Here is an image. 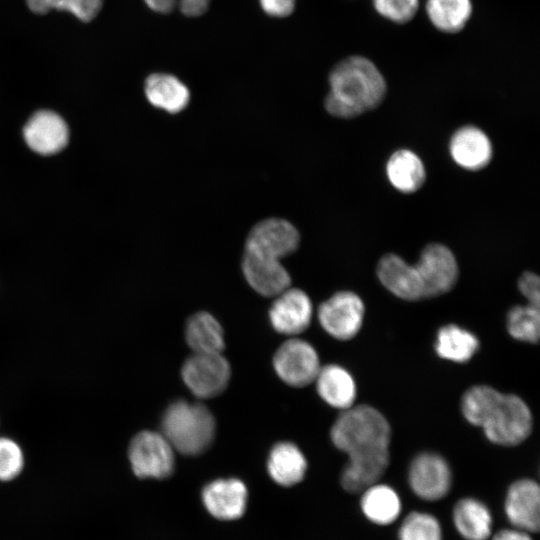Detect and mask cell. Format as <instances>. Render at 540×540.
<instances>
[{
  "instance_id": "6da1fadb",
  "label": "cell",
  "mask_w": 540,
  "mask_h": 540,
  "mask_svg": "<svg viewBox=\"0 0 540 540\" xmlns=\"http://www.w3.org/2000/svg\"><path fill=\"white\" fill-rule=\"evenodd\" d=\"M461 412L486 438L500 446H515L531 434L533 417L526 402L488 385H474L461 398Z\"/></svg>"
},
{
  "instance_id": "2e32d148",
  "label": "cell",
  "mask_w": 540,
  "mask_h": 540,
  "mask_svg": "<svg viewBox=\"0 0 540 540\" xmlns=\"http://www.w3.org/2000/svg\"><path fill=\"white\" fill-rule=\"evenodd\" d=\"M381 284L394 296L405 301L425 299L423 285L415 265L407 263L399 255H383L376 268Z\"/></svg>"
},
{
  "instance_id": "e575fe53",
  "label": "cell",
  "mask_w": 540,
  "mask_h": 540,
  "mask_svg": "<svg viewBox=\"0 0 540 540\" xmlns=\"http://www.w3.org/2000/svg\"><path fill=\"white\" fill-rule=\"evenodd\" d=\"M296 0H260L262 9L273 17H286L295 7Z\"/></svg>"
},
{
  "instance_id": "8fae6325",
  "label": "cell",
  "mask_w": 540,
  "mask_h": 540,
  "mask_svg": "<svg viewBox=\"0 0 540 540\" xmlns=\"http://www.w3.org/2000/svg\"><path fill=\"white\" fill-rule=\"evenodd\" d=\"M408 483L419 498L437 501L444 498L450 491L451 469L441 455L434 452H422L410 463Z\"/></svg>"
},
{
  "instance_id": "ffe728a7",
  "label": "cell",
  "mask_w": 540,
  "mask_h": 540,
  "mask_svg": "<svg viewBox=\"0 0 540 540\" xmlns=\"http://www.w3.org/2000/svg\"><path fill=\"white\" fill-rule=\"evenodd\" d=\"M267 471L276 484L283 487L294 486L303 480L307 471V460L295 444L280 442L270 450Z\"/></svg>"
},
{
  "instance_id": "603a6c76",
  "label": "cell",
  "mask_w": 540,
  "mask_h": 540,
  "mask_svg": "<svg viewBox=\"0 0 540 540\" xmlns=\"http://www.w3.org/2000/svg\"><path fill=\"white\" fill-rule=\"evenodd\" d=\"M386 174L391 185L402 193L418 191L426 179L421 158L408 149L397 150L389 157Z\"/></svg>"
},
{
  "instance_id": "d590c367",
  "label": "cell",
  "mask_w": 540,
  "mask_h": 540,
  "mask_svg": "<svg viewBox=\"0 0 540 540\" xmlns=\"http://www.w3.org/2000/svg\"><path fill=\"white\" fill-rule=\"evenodd\" d=\"M492 540H533L530 533L516 528L502 529L494 534Z\"/></svg>"
},
{
  "instance_id": "d4e9b609",
  "label": "cell",
  "mask_w": 540,
  "mask_h": 540,
  "mask_svg": "<svg viewBox=\"0 0 540 540\" xmlns=\"http://www.w3.org/2000/svg\"><path fill=\"white\" fill-rule=\"evenodd\" d=\"M185 338L194 353H221L225 346L223 329L208 312L195 313L188 319Z\"/></svg>"
},
{
  "instance_id": "4dcf8cb0",
  "label": "cell",
  "mask_w": 540,
  "mask_h": 540,
  "mask_svg": "<svg viewBox=\"0 0 540 540\" xmlns=\"http://www.w3.org/2000/svg\"><path fill=\"white\" fill-rule=\"evenodd\" d=\"M25 466L24 452L18 442L0 436V482L18 478Z\"/></svg>"
},
{
  "instance_id": "4fadbf2b",
  "label": "cell",
  "mask_w": 540,
  "mask_h": 540,
  "mask_svg": "<svg viewBox=\"0 0 540 540\" xmlns=\"http://www.w3.org/2000/svg\"><path fill=\"white\" fill-rule=\"evenodd\" d=\"M313 306L309 296L298 288L288 287L275 296L269 318L273 328L285 335H297L311 323Z\"/></svg>"
},
{
  "instance_id": "cb8c5ba5",
  "label": "cell",
  "mask_w": 540,
  "mask_h": 540,
  "mask_svg": "<svg viewBox=\"0 0 540 540\" xmlns=\"http://www.w3.org/2000/svg\"><path fill=\"white\" fill-rule=\"evenodd\" d=\"M361 493V510L372 523L389 525L399 517L401 500L392 487L377 482Z\"/></svg>"
},
{
  "instance_id": "d6a6232c",
  "label": "cell",
  "mask_w": 540,
  "mask_h": 540,
  "mask_svg": "<svg viewBox=\"0 0 540 540\" xmlns=\"http://www.w3.org/2000/svg\"><path fill=\"white\" fill-rule=\"evenodd\" d=\"M152 10L169 13L178 8L184 15L195 17L202 15L208 8L210 0H144Z\"/></svg>"
},
{
  "instance_id": "484cf974",
  "label": "cell",
  "mask_w": 540,
  "mask_h": 540,
  "mask_svg": "<svg viewBox=\"0 0 540 540\" xmlns=\"http://www.w3.org/2000/svg\"><path fill=\"white\" fill-rule=\"evenodd\" d=\"M479 344L478 338L470 331L455 324H448L437 332L435 351L442 359L464 363L476 354Z\"/></svg>"
},
{
  "instance_id": "277c9868",
  "label": "cell",
  "mask_w": 540,
  "mask_h": 540,
  "mask_svg": "<svg viewBox=\"0 0 540 540\" xmlns=\"http://www.w3.org/2000/svg\"><path fill=\"white\" fill-rule=\"evenodd\" d=\"M162 434L175 451L194 456L211 445L216 429L214 416L200 403L178 400L165 410Z\"/></svg>"
},
{
  "instance_id": "8992f818",
  "label": "cell",
  "mask_w": 540,
  "mask_h": 540,
  "mask_svg": "<svg viewBox=\"0 0 540 540\" xmlns=\"http://www.w3.org/2000/svg\"><path fill=\"white\" fill-rule=\"evenodd\" d=\"M174 449L162 433L145 430L137 433L128 447V460L140 479H165L175 467Z\"/></svg>"
},
{
  "instance_id": "83f0119b",
  "label": "cell",
  "mask_w": 540,
  "mask_h": 540,
  "mask_svg": "<svg viewBox=\"0 0 540 540\" xmlns=\"http://www.w3.org/2000/svg\"><path fill=\"white\" fill-rule=\"evenodd\" d=\"M507 331L518 341L537 343L540 336L539 308L529 304L513 306L507 313Z\"/></svg>"
},
{
  "instance_id": "7c38bea8",
  "label": "cell",
  "mask_w": 540,
  "mask_h": 540,
  "mask_svg": "<svg viewBox=\"0 0 540 540\" xmlns=\"http://www.w3.org/2000/svg\"><path fill=\"white\" fill-rule=\"evenodd\" d=\"M201 501L211 517L219 521H234L246 512L248 490L240 479L218 478L203 487Z\"/></svg>"
},
{
  "instance_id": "9a60e30c",
  "label": "cell",
  "mask_w": 540,
  "mask_h": 540,
  "mask_svg": "<svg viewBox=\"0 0 540 540\" xmlns=\"http://www.w3.org/2000/svg\"><path fill=\"white\" fill-rule=\"evenodd\" d=\"M507 519L513 528L534 533L540 526V488L532 479L514 481L504 502Z\"/></svg>"
},
{
  "instance_id": "f1b7e54d",
  "label": "cell",
  "mask_w": 540,
  "mask_h": 540,
  "mask_svg": "<svg viewBox=\"0 0 540 540\" xmlns=\"http://www.w3.org/2000/svg\"><path fill=\"white\" fill-rule=\"evenodd\" d=\"M398 540H442L441 525L435 516L413 511L402 521Z\"/></svg>"
},
{
  "instance_id": "44dd1931",
  "label": "cell",
  "mask_w": 540,
  "mask_h": 540,
  "mask_svg": "<svg viewBox=\"0 0 540 540\" xmlns=\"http://www.w3.org/2000/svg\"><path fill=\"white\" fill-rule=\"evenodd\" d=\"M453 523L465 540H488L491 536L493 518L489 508L480 500L466 497L453 508Z\"/></svg>"
},
{
  "instance_id": "7a4b0ae2",
  "label": "cell",
  "mask_w": 540,
  "mask_h": 540,
  "mask_svg": "<svg viewBox=\"0 0 540 540\" xmlns=\"http://www.w3.org/2000/svg\"><path fill=\"white\" fill-rule=\"evenodd\" d=\"M330 90L325 109L337 118L350 119L378 107L387 85L377 66L363 56H350L336 64L329 74Z\"/></svg>"
},
{
  "instance_id": "5b68a950",
  "label": "cell",
  "mask_w": 540,
  "mask_h": 540,
  "mask_svg": "<svg viewBox=\"0 0 540 540\" xmlns=\"http://www.w3.org/2000/svg\"><path fill=\"white\" fill-rule=\"evenodd\" d=\"M300 242L296 227L282 218H268L250 230L242 263L267 267L282 265L280 260L294 252Z\"/></svg>"
},
{
  "instance_id": "4316f807",
  "label": "cell",
  "mask_w": 540,
  "mask_h": 540,
  "mask_svg": "<svg viewBox=\"0 0 540 540\" xmlns=\"http://www.w3.org/2000/svg\"><path fill=\"white\" fill-rule=\"evenodd\" d=\"M425 8L433 26L451 34L460 32L472 14L471 0H427Z\"/></svg>"
},
{
  "instance_id": "30bf717a",
  "label": "cell",
  "mask_w": 540,
  "mask_h": 540,
  "mask_svg": "<svg viewBox=\"0 0 540 540\" xmlns=\"http://www.w3.org/2000/svg\"><path fill=\"white\" fill-rule=\"evenodd\" d=\"M273 366L277 375L293 387H303L314 382L321 368L315 348L298 338L287 340L277 349Z\"/></svg>"
},
{
  "instance_id": "d6986e66",
  "label": "cell",
  "mask_w": 540,
  "mask_h": 540,
  "mask_svg": "<svg viewBox=\"0 0 540 540\" xmlns=\"http://www.w3.org/2000/svg\"><path fill=\"white\" fill-rule=\"evenodd\" d=\"M389 459V451L348 457L340 477L341 486L349 493H361L380 480L389 466Z\"/></svg>"
},
{
  "instance_id": "e0dca14e",
  "label": "cell",
  "mask_w": 540,
  "mask_h": 540,
  "mask_svg": "<svg viewBox=\"0 0 540 540\" xmlns=\"http://www.w3.org/2000/svg\"><path fill=\"white\" fill-rule=\"evenodd\" d=\"M449 152L458 166L477 171L490 163L493 146L483 130L473 125H466L457 129L452 135Z\"/></svg>"
},
{
  "instance_id": "ac0fdd59",
  "label": "cell",
  "mask_w": 540,
  "mask_h": 540,
  "mask_svg": "<svg viewBox=\"0 0 540 540\" xmlns=\"http://www.w3.org/2000/svg\"><path fill=\"white\" fill-rule=\"evenodd\" d=\"M314 382L318 394L328 405L342 411L354 405L356 383L344 367L337 364L325 365L320 368Z\"/></svg>"
},
{
  "instance_id": "ba28073f",
  "label": "cell",
  "mask_w": 540,
  "mask_h": 540,
  "mask_svg": "<svg viewBox=\"0 0 540 540\" xmlns=\"http://www.w3.org/2000/svg\"><path fill=\"white\" fill-rule=\"evenodd\" d=\"M182 379L199 398H211L226 388L230 366L221 353H194L183 364Z\"/></svg>"
},
{
  "instance_id": "f546056e",
  "label": "cell",
  "mask_w": 540,
  "mask_h": 540,
  "mask_svg": "<svg viewBox=\"0 0 540 540\" xmlns=\"http://www.w3.org/2000/svg\"><path fill=\"white\" fill-rule=\"evenodd\" d=\"M28 7L37 14L52 9L66 10L82 21L92 20L100 11L103 0H26Z\"/></svg>"
},
{
  "instance_id": "9c48e42d",
  "label": "cell",
  "mask_w": 540,
  "mask_h": 540,
  "mask_svg": "<svg viewBox=\"0 0 540 540\" xmlns=\"http://www.w3.org/2000/svg\"><path fill=\"white\" fill-rule=\"evenodd\" d=\"M415 267L423 285L425 299L449 292L458 281L457 260L453 252L441 243L426 245Z\"/></svg>"
},
{
  "instance_id": "836d02e7",
  "label": "cell",
  "mask_w": 540,
  "mask_h": 540,
  "mask_svg": "<svg viewBox=\"0 0 540 540\" xmlns=\"http://www.w3.org/2000/svg\"><path fill=\"white\" fill-rule=\"evenodd\" d=\"M520 293L526 298L527 304L540 308V279L537 274L525 271L517 282Z\"/></svg>"
},
{
  "instance_id": "1f68e13d",
  "label": "cell",
  "mask_w": 540,
  "mask_h": 540,
  "mask_svg": "<svg viewBox=\"0 0 540 540\" xmlns=\"http://www.w3.org/2000/svg\"><path fill=\"white\" fill-rule=\"evenodd\" d=\"M373 6L382 17L404 24L415 16L419 0H373Z\"/></svg>"
},
{
  "instance_id": "52a82bcc",
  "label": "cell",
  "mask_w": 540,
  "mask_h": 540,
  "mask_svg": "<svg viewBox=\"0 0 540 540\" xmlns=\"http://www.w3.org/2000/svg\"><path fill=\"white\" fill-rule=\"evenodd\" d=\"M365 305L356 293L339 291L320 304L317 312L322 328L338 340H349L360 331Z\"/></svg>"
},
{
  "instance_id": "7402d4cb",
  "label": "cell",
  "mask_w": 540,
  "mask_h": 540,
  "mask_svg": "<svg viewBox=\"0 0 540 540\" xmlns=\"http://www.w3.org/2000/svg\"><path fill=\"white\" fill-rule=\"evenodd\" d=\"M144 91L151 105L172 114L185 109L190 100L188 88L175 76L165 73L148 76Z\"/></svg>"
},
{
  "instance_id": "5bb4252c",
  "label": "cell",
  "mask_w": 540,
  "mask_h": 540,
  "mask_svg": "<svg viewBox=\"0 0 540 540\" xmlns=\"http://www.w3.org/2000/svg\"><path fill=\"white\" fill-rule=\"evenodd\" d=\"M23 137L28 147L41 155H53L63 150L69 141V128L56 112H35L23 128Z\"/></svg>"
},
{
  "instance_id": "3957f363",
  "label": "cell",
  "mask_w": 540,
  "mask_h": 540,
  "mask_svg": "<svg viewBox=\"0 0 540 540\" xmlns=\"http://www.w3.org/2000/svg\"><path fill=\"white\" fill-rule=\"evenodd\" d=\"M334 446L348 457L389 451L390 424L376 408L361 404L342 411L332 425Z\"/></svg>"
}]
</instances>
